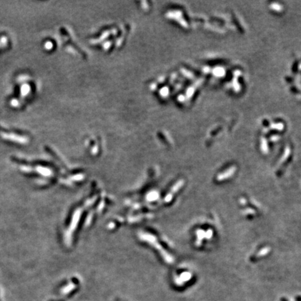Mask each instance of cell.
<instances>
[{"instance_id": "cell-1", "label": "cell", "mask_w": 301, "mask_h": 301, "mask_svg": "<svg viewBox=\"0 0 301 301\" xmlns=\"http://www.w3.org/2000/svg\"><path fill=\"white\" fill-rule=\"evenodd\" d=\"M234 171H235V168L234 169V168H231V169L229 170H227V171H225V172L223 173V174L219 175V176H217V179L219 181H223V180L226 179L227 178L230 177L231 176H232V175L234 174Z\"/></svg>"}, {"instance_id": "cell-3", "label": "cell", "mask_w": 301, "mask_h": 301, "mask_svg": "<svg viewBox=\"0 0 301 301\" xmlns=\"http://www.w3.org/2000/svg\"><path fill=\"white\" fill-rule=\"evenodd\" d=\"M281 301H288V300H287V299L284 298H282L281 299Z\"/></svg>"}, {"instance_id": "cell-2", "label": "cell", "mask_w": 301, "mask_h": 301, "mask_svg": "<svg viewBox=\"0 0 301 301\" xmlns=\"http://www.w3.org/2000/svg\"><path fill=\"white\" fill-rule=\"evenodd\" d=\"M190 275L189 273H184V274H183L182 275H181V278H182L184 280H188V279H190Z\"/></svg>"}]
</instances>
